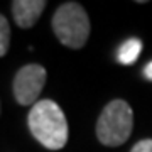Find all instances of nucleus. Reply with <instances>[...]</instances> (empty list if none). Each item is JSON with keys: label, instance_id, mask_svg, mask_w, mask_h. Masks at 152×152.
I'll return each instance as SVG.
<instances>
[{"label": "nucleus", "instance_id": "obj_1", "mask_svg": "<svg viewBox=\"0 0 152 152\" xmlns=\"http://www.w3.org/2000/svg\"><path fill=\"white\" fill-rule=\"evenodd\" d=\"M29 129L44 147L58 151L68 140V122L63 110L53 100H41L29 112Z\"/></svg>", "mask_w": 152, "mask_h": 152}, {"label": "nucleus", "instance_id": "obj_2", "mask_svg": "<svg viewBox=\"0 0 152 152\" xmlns=\"http://www.w3.org/2000/svg\"><path fill=\"white\" fill-rule=\"evenodd\" d=\"M134 113L124 100H113L103 108L96 124V137L103 145H122L132 134Z\"/></svg>", "mask_w": 152, "mask_h": 152}, {"label": "nucleus", "instance_id": "obj_3", "mask_svg": "<svg viewBox=\"0 0 152 152\" xmlns=\"http://www.w3.org/2000/svg\"><path fill=\"white\" fill-rule=\"evenodd\" d=\"M53 29L61 42L71 49L85 46L90 36L88 14L80 4L66 2L56 10L53 17Z\"/></svg>", "mask_w": 152, "mask_h": 152}, {"label": "nucleus", "instance_id": "obj_4", "mask_svg": "<svg viewBox=\"0 0 152 152\" xmlns=\"http://www.w3.org/2000/svg\"><path fill=\"white\" fill-rule=\"evenodd\" d=\"M46 83V69L41 64H27L14 78V96L20 105H36Z\"/></svg>", "mask_w": 152, "mask_h": 152}, {"label": "nucleus", "instance_id": "obj_5", "mask_svg": "<svg viewBox=\"0 0 152 152\" xmlns=\"http://www.w3.org/2000/svg\"><path fill=\"white\" fill-rule=\"evenodd\" d=\"M46 2L44 0H15L12 2V14L17 26L22 29L32 27L41 17Z\"/></svg>", "mask_w": 152, "mask_h": 152}, {"label": "nucleus", "instance_id": "obj_6", "mask_svg": "<svg viewBox=\"0 0 152 152\" xmlns=\"http://www.w3.org/2000/svg\"><path fill=\"white\" fill-rule=\"evenodd\" d=\"M140 51H142L140 39L132 37L120 46L118 53H117V59L122 64H134L137 61V58H139V54H140Z\"/></svg>", "mask_w": 152, "mask_h": 152}, {"label": "nucleus", "instance_id": "obj_7", "mask_svg": "<svg viewBox=\"0 0 152 152\" xmlns=\"http://www.w3.org/2000/svg\"><path fill=\"white\" fill-rule=\"evenodd\" d=\"M10 44V27L4 15H0V58L7 54Z\"/></svg>", "mask_w": 152, "mask_h": 152}, {"label": "nucleus", "instance_id": "obj_8", "mask_svg": "<svg viewBox=\"0 0 152 152\" xmlns=\"http://www.w3.org/2000/svg\"><path fill=\"white\" fill-rule=\"evenodd\" d=\"M130 152H152V139H145V140L137 142L132 147Z\"/></svg>", "mask_w": 152, "mask_h": 152}, {"label": "nucleus", "instance_id": "obj_9", "mask_svg": "<svg viewBox=\"0 0 152 152\" xmlns=\"http://www.w3.org/2000/svg\"><path fill=\"white\" fill-rule=\"evenodd\" d=\"M144 76H145L147 80H152V61L144 68Z\"/></svg>", "mask_w": 152, "mask_h": 152}]
</instances>
